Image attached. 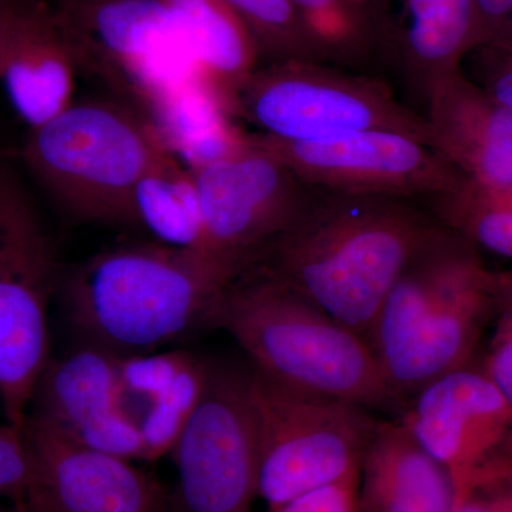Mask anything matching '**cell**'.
<instances>
[{"label": "cell", "instance_id": "cell-1", "mask_svg": "<svg viewBox=\"0 0 512 512\" xmlns=\"http://www.w3.org/2000/svg\"><path fill=\"white\" fill-rule=\"evenodd\" d=\"M447 227L421 202L315 190L258 269L366 340L404 269Z\"/></svg>", "mask_w": 512, "mask_h": 512}, {"label": "cell", "instance_id": "cell-2", "mask_svg": "<svg viewBox=\"0 0 512 512\" xmlns=\"http://www.w3.org/2000/svg\"><path fill=\"white\" fill-rule=\"evenodd\" d=\"M231 282L201 252L146 242L99 252L62 276L59 288L84 345L131 356L208 328Z\"/></svg>", "mask_w": 512, "mask_h": 512}, {"label": "cell", "instance_id": "cell-3", "mask_svg": "<svg viewBox=\"0 0 512 512\" xmlns=\"http://www.w3.org/2000/svg\"><path fill=\"white\" fill-rule=\"evenodd\" d=\"M491 308L493 271L481 251L447 228L404 269L367 338L400 409L427 384L477 359Z\"/></svg>", "mask_w": 512, "mask_h": 512}, {"label": "cell", "instance_id": "cell-4", "mask_svg": "<svg viewBox=\"0 0 512 512\" xmlns=\"http://www.w3.org/2000/svg\"><path fill=\"white\" fill-rule=\"evenodd\" d=\"M208 328L225 330L252 367L276 383L370 412L402 410L362 336L258 269L222 291Z\"/></svg>", "mask_w": 512, "mask_h": 512}, {"label": "cell", "instance_id": "cell-5", "mask_svg": "<svg viewBox=\"0 0 512 512\" xmlns=\"http://www.w3.org/2000/svg\"><path fill=\"white\" fill-rule=\"evenodd\" d=\"M170 150L153 123L117 104L87 100L29 130L18 156L76 220L130 225L134 188Z\"/></svg>", "mask_w": 512, "mask_h": 512}, {"label": "cell", "instance_id": "cell-6", "mask_svg": "<svg viewBox=\"0 0 512 512\" xmlns=\"http://www.w3.org/2000/svg\"><path fill=\"white\" fill-rule=\"evenodd\" d=\"M231 117L254 127L255 134L285 141L392 130L430 144L420 111L399 101L386 82L311 60L259 64L235 93Z\"/></svg>", "mask_w": 512, "mask_h": 512}, {"label": "cell", "instance_id": "cell-7", "mask_svg": "<svg viewBox=\"0 0 512 512\" xmlns=\"http://www.w3.org/2000/svg\"><path fill=\"white\" fill-rule=\"evenodd\" d=\"M60 278L52 237L15 154L0 151V400L18 429L50 362L49 306Z\"/></svg>", "mask_w": 512, "mask_h": 512}, {"label": "cell", "instance_id": "cell-8", "mask_svg": "<svg viewBox=\"0 0 512 512\" xmlns=\"http://www.w3.org/2000/svg\"><path fill=\"white\" fill-rule=\"evenodd\" d=\"M258 498L276 507L360 473L376 426L370 410L276 383L249 367Z\"/></svg>", "mask_w": 512, "mask_h": 512}, {"label": "cell", "instance_id": "cell-9", "mask_svg": "<svg viewBox=\"0 0 512 512\" xmlns=\"http://www.w3.org/2000/svg\"><path fill=\"white\" fill-rule=\"evenodd\" d=\"M190 170L200 200L205 255L232 281L291 227L315 192L248 134L231 153Z\"/></svg>", "mask_w": 512, "mask_h": 512}, {"label": "cell", "instance_id": "cell-10", "mask_svg": "<svg viewBox=\"0 0 512 512\" xmlns=\"http://www.w3.org/2000/svg\"><path fill=\"white\" fill-rule=\"evenodd\" d=\"M170 454L177 481L167 512H252L258 441L249 367L211 363L204 396Z\"/></svg>", "mask_w": 512, "mask_h": 512}, {"label": "cell", "instance_id": "cell-11", "mask_svg": "<svg viewBox=\"0 0 512 512\" xmlns=\"http://www.w3.org/2000/svg\"><path fill=\"white\" fill-rule=\"evenodd\" d=\"M53 13L77 63L133 89L150 107L198 80L190 40L163 0H93Z\"/></svg>", "mask_w": 512, "mask_h": 512}, {"label": "cell", "instance_id": "cell-12", "mask_svg": "<svg viewBox=\"0 0 512 512\" xmlns=\"http://www.w3.org/2000/svg\"><path fill=\"white\" fill-rule=\"evenodd\" d=\"M248 136L315 190L427 205L466 183L430 144L400 131H360L318 141Z\"/></svg>", "mask_w": 512, "mask_h": 512}, {"label": "cell", "instance_id": "cell-13", "mask_svg": "<svg viewBox=\"0 0 512 512\" xmlns=\"http://www.w3.org/2000/svg\"><path fill=\"white\" fill-rule=\"evenodd\" d=\"M397 419L447 471L454 507L478 480L512 467V406L477 359L424 386Z\"/></svg>", "mask_w": 512, "mask_h": 512}, {"label": "cell", "instance_id": "cell-14", "mask_svg": "<svg viewBox=\"0 0 512 512\" xmlns=\"http://www.w3.org/2000/svg\"><path fill=\"white\" fill-rule=\"evenodd\" d=\"M23 436L29 512H167L170 490L134 461L84 447L33 416Z\"/></svg>", "mask_w": 512, "mask_h": 512}, {"label": "cell", "instance_id": "cell-15", "mask_svg": "<svg viewBox=\"0 0 512 512\" xmlns=\"http://www.w3.org/2000/svg\"><path fill=\"white\" fill-rule=\"evenodd\" d=\"M421 116L431 147L467 184L512 187V109L488 96L463 69L431 87Z\"/></svg>", "mask_w": 512, "mask_h": 512}, {"label": "cell", "instance_id": "cell-16", "mask_svg": "<svg viewBox=\"0 0 512 512\" xmlns=\"http://www.w3.org/2000/svg\"><path fill=\"white\" fill-rule=\"evenodd\" d=\"M360 512H454V488L399 419L377 420L359 473Z\"/></svg>", "mask_w": 512, "mask_h": 512}, {"label": "cell", "instance_id": "cell-17", "mask_svg": "<svg viewBox=\"0 0 512 512\" xmlns=\"http://www.w3.org/2000/svg\"><path fill=\"white\" fill-rule=\"evenodd\" d=\"M477 47L474 0H402V18L382 52L421 103L431 87L463 69Z\"/></svg>", "mask_w": 512, "mask_h": 512}, {"label": "cell", "instance_id": "cell-18", "mask_svg": "<svg viewBox=\"0 0 512 512\" xmlns=\"http://www.w3.org/2000/svg\"><path fill=\"white\" fill-rule=\"evenodd\" d=\"M77 64L55 13L42 6L2 79L13 109L29 130L72 106Z\"/></svg>", "mask_w": 512, "mask_h": 512}, {"label": "cell", "instance_id": "cell-19", "mask_svg": "<svg viewBox=\"0 0 512 512\" xmlns=\"http://www.w3.org/2000/svg\"><path fill=\"white\" fill-rule=\"evenodd\" d=\"M119 362L120 356L90 345L50 360L37 383L28 416L72 434L87 421L126 406Z\"/></svg>", "mask_w": 512, "mask_h": 512}, {"label": "cell", "instance_id": "cell-20", "mask_svg": "<svg viewBox=\"0 0 512 512\" xmlns=\"http://www.w3.org/2000/svg\"><path fill=\"white\" fill-rule=\"evenodd\" d=\"M163 2L190 40L202 86L231 117L235 93L261 64L254 36L222 0Z\"/></svg>", "mask_w": 512, "mask_h": 512}, {"label": "cell", "instance_id": "cell-21", "mask_svg": "<svg viewBox=\"0 0 512 512\" xmlns=\"http://www.w3.org/2000/svg\"><path fill=\"white\" fill-rule=\"evenodd\" d=\"M130 225L146 229L160 244L205 255L194 178L190 167L173 150L164 154L138 181L131 195Z\"/></svg>", "mask_w": 512, "mask_h": 512}, {"label": "cell", "instance_id": "cell-22", "mask_svg": "<svg viewBox=\"0 0 512 512\" xmlns=\"http://www.w3.org/2000/svg\"><path fill=\"white\" fill-rule=\"evenodd\" d=\"M308 26L323 59L357 70L379 55L382 18L370 0H288Z\"/></svg>", "mask_w": 512, "mask_h": 512}, {"label": "cell", "instance_id": "cell-23", "mask_svg": "<svg viewBox=\"0 0 512 512\" xmlns=\"http://www.w3.org/2000/svg\"><path fill=\"white\" fill-rule=\"evenodd\" d=\"M426 207L478 251L512 261V187L480 188L464 183Z\"/></svg>", "mask_w": 512, "mask_h": 512}, {"label": "cell", "instance_id": "cell-24", "mask_svg": "<svg viewBox=\"0 0 512 512\" xmlns=\"http://www.w3.org/2000/svg\"><path fill=\"white\" fill-rule=\"evenodd\" d=\"M210 365L192 355L174 383L141 413L143 461H156L171 453L204 396Z\"/></svg>", "mask_w": 512, "mask_h": 512}, {"label": "cell", "instance_id": "cell-25", "mask_svg": "<svg viewBox=\"0 0 512 512\" xmlns=\"http://www.w3.org/2000/svg\"><path fill=\"white\" fill-rule=\"evenodd\" d=\"M222 2L245 23L254 36L261 55V63L281 60L326 63L308 26L288 0Z\"/></svg>", "mask_w": 512, "mask_h": 512}, {"label": "cell", "instance_id": "cell-26", "mask_svg": "<svg viewBox=\"0 0 512 512\" xmlns=\"http://www.w3.org/2000/svg\"><path fill=\"white\" fill-rule=\"evenodd\" d=\"M191 356L187 352L120 356V382L127 409L137 417L134 410L137 402L141 417L148 404L174 383Z\"/></svg>", "mask_w": 512, "mask_h": 512}, {"label": "cell", "instance_id": "cell-27", "mask_svg": "<svg viewBox=\"0 0 512 512\" xmlns=\"http://www.w3.org/2000/svg\"><path fill=\"white\" fill-rule=\"evenodd\" d=\"M493 328L481 366L512 406V269L493 272Z\"/></svg>", "mask_w": 512, "mask_h": 512}, {"label": "cell", "instance_id": "cell-28", "mask_svg": "<svg viewBox=\"0 0 512 512\" xmlns=\"http://www.w3.org/2000/svg\"><path fill=\"white\" fill-rule=\"evenodd\" d=\"M468 63L471 82L477 84L488 96L512 109V52L480 46L471 50L463 64Z\"/></svg>", "mask_w": 512, "mask_h": 512}, {"label": "cell", "instance_id": "cell-29", "mask_svg": "<svg viewBox=\"0 0 512 512\" xmlns=\"http://www.w3.org/2000/svg\"><path fill=\"white\" fill-rule=\"evenodd\" d=\"M29 478V454L23 429L0 424V498L25 503Z\"/></svg>", "mask_w": 512, "mask_h": 512}, {"label": "cell", "instance_id": "cell-30", "mask_svg": "<svg viewBox=\"0 0 512 512\" xmlns=\"http://www.w3.org/2000/svg\"><path fill=\"white\" fill-rule=\"evenodd\" d=\"M266 512H360L359 474L299 495Z\"/></svg>", "mask_w": 512, "mask_h": 512}, {"label": "cell", "instance_id": "cell-31", "mask_svg": "<svg viewBox=\"0 0 512 512\" xmlns=\"http://www.w3.org/2000/svg\"><path fill=\"white\" fill-rule=\"evenodd\" d=\"M42 6L25 0H10L0 6V80L18 52Z\"/></svg>", "mask_w": 512, "mask_h": 512}, {"label": "cell", "instance_id": "cell-32", "mask_svg": "<svg viewBox=\"0 0 512 512\" xmlns=\"http://www.w3.org/2000/svg\"><path fill=\"white\" fill-rule=\"evenodd\" d=\"M454 512H512V467L471 485Z\"/></svg>", "mask_w": 512, "mask_h": 512}, {"label": "cell", "instance_id": "cell-33", "mask_svg": "<svg viewBox=\"0 0 512 512\" xmlns=\"http://www.w3.org/2000/svg\"><path fill=\"white\" fill-rule=\"evenodd\" d=\"M477 47L512 52V0H474Z\"/></svg>", "mask_w": 512, "mask_h": 512}, {"label": "cell", "instance_id": "cell-34", "mask_svg": "<svg viewBox=\"0 0 512 512\" xmlns=\"http://www.w3.org/2000/svg\"><path fill=\"white\" fill-rule=\"evenodd\" d=\"M57 5H69V3L93 2V0H56Z\"/></svg>", "mask_w": 512, "mask_h": 512}, {"label": "cell", "instance_id": "cell-35", "mask_svg": "<svg viewBox=\"0 0 512 512\" xmlns=\"http://www.w3.org/2000/svg\"><path fill=\"white\" fill-rule=\"evenodd\" d=\"M16 512H29L28 508H26L25 504H16L15 505Z\"/></svg>", "mask_w": 512, "mask_h": 512}, {"label": "cell", "instance_id": "cell-36", "mask_svg": "<svg viewBox=\"0 0 512 512\" xmlns=\"http://www.w3.org/2000/svg\"><path fill=\"white\" fill-rule=\"evenodd\" d=\"M10 2V0H0V6L5 5V3Z\"/></svg>", "mask_w": 512, "mask_h": 512}]
</instances>
